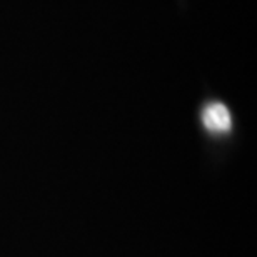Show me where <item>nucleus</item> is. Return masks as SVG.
<instances>
[{"mask_svg": "<svg viewBox=\"0 0 257 257\" xmlns=\"http://www.w3.org/2000/svg\"><path fill=\"white\" fill-rule=\"evenodd\" d=\"M202 122L212 132H227L230 124H232V119H230V112L227 110V107L219 104V102H214L204 109Z\"/></svg>", "mask_w": 257, "mask_h": 257, "instance_id": "obj_1", "label": "nucleus"}]
</instances>
